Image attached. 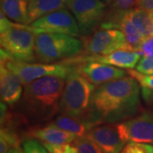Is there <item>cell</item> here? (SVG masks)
<instances>
[{
    "label": "cell",
    "instance_id": "cell-1",
    "mask_svg": "<svg viewBox=\"0 0 153 153\" xmlns=\"http://www.w3.org/2000/svg\"><path fill=\"white\" fill-rule=\"evenodd\" d=\"M140 109V85L133 76H123L95 88L85 117L91 125L118 123L136 116Z\"/></svg>",
    "mask_w": 153,
    "mask_h": 153
},
{
    "label": "cell",
    "instance_id": "cell-2",
    "mask_svg": "<svg viewBox=\"0 0 153 153\" xmlns=\"http://www.w3.org/2000/svg\"><path fill=\"white\" fill-rule=\"evenodd\" d=\"M66 78L46 76L26 84L19 107L28 118L47 120L59 112Z\"/></svg>",
    "mask_w": 153,
    "mask_h": 153
},
{
    "label": "cell",
    "instance_id": "cell-3",
    "mask_svg": "<svg viewBox=\"0 0 153 153\" xmlns=\"http://www.w3.org/2000/svg\"><path fill=\"white\" fill-rule=\"evenodd\" d=\"M35 35L30 26L12 22L1 12V49L5 50L12 58L30 63L38 60L35 53Z\"/></svg>",
    "mask_w": 153,
    "mask_h": 153
},
{
    "label": "cell",
    "instance_id": "cell-4",
    "mask_svg": "<svg viewBox=\"0 0 153 153\" xmlns=\"http://www.w3.org/2000/svg\"><path fill=\"white\" fill-rule=\"evenodd\" d=\"M95 88V85L89 82L74 65L73 69L66 77L59 113L84 119Z\"/></svg>",
    "mask_w": 153,
    "mask_h": 153
},
{
    "label": "cell",
    "instance_id": "cell-5",
    "mask_svg": "<svg viewBox=\"0 0 153 153\" xmlns=\"http://www.w3.org/2000/svg\"><path fill=\"white\" fill-rule=\"evenodd\" d=\"M82 39L62 33H38L35 35V53L42 63H56L82 55Z\"/></svg>",
    "mask_w": 153,
    "mask_h": 153
},
{
    "label": "cell",
    "instance_id": "cell-6",
    "mask_svg": "<svg viewBox=\"0 0 153 153\" xmlns=\"http://www.w3.org/2000/svg\"><path fill=\"white\" fill-rule=\"evenodd\" d=\"M1 63L15 72L23 82L24 86L38 78L46 76H58L66 78L74 65L60 63H30L15 60L5 50L1 49Z\"/></svg>",
    "mask_w": 153,
    "mask_h": 153
},
{
    "label": "cell",
    "instance_id": "cell-7",
    "mask_svg": "<svg viewBox=\"0 0 153 153\" xmlns=\"http://www.w3.org/2000/svg\"><path fill=\"white\" fill-rule=\"evenodd\" d=\"M106 3L102 0H68L66 7L76 19L81 37L96 31L106 13Z\"/></svg>",
    "mask_w": 153,
    "mask_h": 153
},
{
    "label": "cell",
    "instance_id": "cell-8",
    "mask_svg": "<svg viewBox=\"0 0 153 153\" xmlns=\"http://www.w3.org/2000/svg\"><path fill=\"white\" fill-rule=\"evenodd\" d=\"M30 27L35 34L49 33L67 34L76 38L81 36L75 17L66 7L38 18L31 23Z\"/></svg>",
    "mask_w": 153,
    "mask_h": 153
},
{
    "label": "cell",
    "instance_id": "cell-9",
    "mask_svg": "<svg viewBox=\"0 0 153 153\" xmlns=\"http://www.w3.org/2000/svg\"><path fill=\"white\" fill-rule=\"evenodd\" d=\"M84 49L82 55H102L120 49H130L122 31L112 28H100L86 38L82 37ZM131 50V49H130Z\"/></svg>",
    "mask_w": 153,
    "mask_h": 153
},
{
    "label": "cell",
    "instance_id": "cell-10",
    "mask_svg": "<svg viewBox=\"0 0 153 153\" xmlns=\"http://www.w3.org/2000/svg\"><path fill=\"white\" fill-rule=\"evenodd\" d=\"M116 126L126 143L153 145V111H144L129 119L116 123Z\"/></svg>",
    "mask_w": 153,
    "mask_h": 153
},
{
    "label": "cell",
    "instance_id": "cell-11",
    "mask_svg": "<svg viewBox=\"0 0 153 153\" xmlns=\"http://www.w3.org/2000/svg\"><path fill=\"white\" fill-rule=\"evenodd\" d=\"M143 56L140 52L130 49H120L102 55H78L62 62L70 65H78L85 61H97L117 66L122 69H134Z\"/></svg>",
    "mask_w": 153,
    "mask_h": 153
},
{
    "label": "cell",
    "instance_id": "cell-12",
    "mask_svg": "<svg viewBox=\"0 0 153 153\" xmlns=\"http://www.w3.org/2000/svg\"><path fill=\"white\" fill-rule=\"evenodd\" d=\"M104 153H120L127 143L122 139L116 123H103L94 126L86 134Z\"/></svg>",
    "mask_w": 153,
    "mask_h": 153
},
{
    "label": "cell",
    "instance_id": "cell-13",
    "mask_svg": "<svg viewBox=\"0 0 153 153\" xmlns=\"http://www.w3.org/2000/svg\"><path fill=\"white\" fill-rule=\"evenodd\" d=\"M78 71L95 86L127 76L128 71L117 66L97 61H85L76 65Z\"/></svg>",
    "mask_w": 153,
    "mask_h": 153
},
{
    "label": "cell",
    "instance_id": "cell-14",
    "mask_svg": "<svg viewBox=\"0 0 153 153\" xmlns=\"http://www.w3.org/2000/svg\"><path fill=\"white\" fill-rule=\"evenodd\" d=\"M23 82L15 72L0 64V94L1 100L7 105L13 106L21 100L24 91Z\"/></svg>",
    "mask_w": 153,
    "mask_h": 153
},
{
    "label": "cell",
    "instance_id": "cell-15",
    "mask_svg": "<svg viewBox=\"0 0 153 153\" xmlns=\"http://www.w3.org/2000/svg\"><path fill=\"white\" fill-rule=\"evenodd\" d=\"M27 135L30 138H34L41 142L49 143L54 145L72 143L77 136L66 131L53 123L41 128H34L27 132Z\"/></svg>",
    "mask_w": 153,
    "mask_h": 153
},
{
    "label": "cell",
    "instance_id": "cell-16",
    "mask_svg": "<svg viewBox=\"0 0 153 153\" xmlns=\"http://www.w3.org/2000/svg\"><path fill=\"white\" fill-rule=\"evenodd\" d=\"M137 0H113L100 27L117 29L123 17L128 11L135 8Z\"/></svg>",
    "mask_w": 153,
    "mask_h": 153
},
{
    "label": "cell",
    "instance_id": "cell-17",
    "mask_svg": "<svg viewBox=\"0 0 153 153\" xmlns=\"http://www.w3.org/2000/svg\"><path fill=\"white\" fill-rule=\"evenodd\" d=\"M1 12L10 21L23 25L31 24L28 15L29 0H0Z\"/></svg>",
    "mask_w": 153,
    "mask_h": 153
},
{
    "label": "cell",
    "instance_id": "cell-18",
    "mask_svg": "<svg viewBox=\"0 0 153 153\" xmlns=\"http://www.w3.org/2000/svg\"><path fill=\"white\" fill-rule=\"evenodd\" d=\"M52 123L60 128L73 134L77 137L85 136L88 130L93 128V126L83 118L62 113L56 116Z\"/></svg>",
    "mask_w": 153,
    "mask_h": 153
},
{
    "label": "cell",
    "instance_id": "cell-19",
    "mask_svg": "<svg viewBox=\"0 0 153 153\" xmlns=\"http://www.w3.org/2000/svg\"><path fill=\"white\" fill-rule=\"evenodd\" d=\"M68 0H29L28 15L32 23L51 12L65 8Z\"/></svg>",
    "mask_w": 153,
    "mask_h": 153
},
{
    "label": "cell",
    "instance_id": "cell-20",
    "mask_svg": "<svg viewBox=\"0 0 153 153\" xmlns=\"http://www.w3.org/2000/svg\"><path fill=\"white\" fill-rule=\"evenodd\" d=\"M126 16L135 25V27L146 39L152 38L153 12L135 7L128 11L126 13Z\"/></svg>",
    "mask_w": 153,
    "mask_h": 153
},
{
    "label": "cell",
    "instance_id": "cell-21",
    "mask_svg": "<svg viewBox=\"0 0 153 153\" xmlns=\"http://www.w3.org/2000/svg\"><path fill=\"white\" fill-rule=\"evenodd\" d=\"M117 29L122 31V33H123L128 48L131 50L139 52V49L145 42L146 38H144L141 33L138 30L135 25L130 21V19L126 16V14L121 20Z\"/></svg>",
    "mask_w": 153,
    "mask_h": 153
},
{
    "label": "cell",
    "instance_id": "cell-22",
    "mask_svg": "<svg viewBox=\"0 0 153 153\" xmlns=\"http://www.w3.org/2000/svg\"><path fill=\"white\" fill-rule=\"evenodd\" d=\"M19 147V138L10 127H1L0 130V153H8L12 148Z\"/></svg>",
    "mask_w": 153,
    "mask_h": 153
},
{
    "label": "cell",
    "instance_id": "cell-23",
    "mask_svg": "<svg viewBox=\"0 0 153 153\" xmlns=\"http://www.w3.org/2000/svg\"><path fill=\"white\" fill-rule=\"evenodd\" d=\"M78 153H104L98 145L87 136L77 137L73 141Z\"/></svg>",
    "mask_w": 153,
    "mask_h": 153
},
{
    "label": "cell",
    "instance_id": "cell-24",
    "mask_svg": "<svg viewBox=\"0 0 153 153\" xmlns=\"http://www.w3.org/2000/svg\"><path fill=\"white\" fill-rule=\"evenodd\" d=\"M23 153H50L44 144L37 139L28 138L22 142Z\"/></svg>",
    "mask_w": 153,
    "mask_h": 153
},
{
    "label": "cell",
    "instance_id": "cell-25",
    "mask_svg": "<svg viewBox=\"0 0 153 153\" xmlns=\"http://www.w3.org/2000/svg\"><path fill=\"white\" fill-rule=\"evenodd\" d=\"M128 74L135 78L142 88L153 91V74H145L133 69H129Z\"/></svg>",
    "mask_w": 153,
    "mask_h": 153
},
{
    "label": "cell",
    "instance_id": "cell-26",
    "mask_svg": "<svg viewBox=\"0 0 153 153\" xmlns=\"http://www.w3.org/2000/svg\"><path fill=\"white\" fill-rule=\"evenodd\" d=\"M120 153H153V145L128 142L126 144Z\"/></svg>",
    "mask_w": 153,
    "mask_h": 153
},
{
    "label": "cell",
    "instance_id": "cell-27",
    "mask_svg": "<svg viewBox=\"0 0 153 153\" xmlns=\"http://www.w3.org/2000/svg\"><path fill=\"white\" fill-rule=\"evenodd\" d=\"M42 143L50 153H78L77 148L73 145V143H66L60 145H54L45 142Z\"/></svg>",
    "mask_w": 153,
    "mask_h": 153
},
{
    "label": "cell",
    "instance_id": "cell-28",
    "mask_svg": "<svg viewBox=\"0 0 153 153\" xmlns=\"http://www.w3.org/2000/svg\"><path fill=\"white\" fill-rule=\"evenodd\" d=\"M135 70L145 74H153V57H142L137 64Z\"/></svg>",
    "mask_w": 153,
    "mask_h": 153
},
{
    "label": "cell",
    "instance_id": "cell-29",
    "mask_svg": "<svg viewBox=\"0 0 153 153\" xmlns=\"http://www.w3.org/2000/svg\"><path fill=\"white\" fill-rule=\"evenodd\" d=\"M139 52H140L143 56L153 57V37L145 40L139 49Z\"/></svg>",
    "mask_w": 153,
    "mask_h": 153
},
{
    "label": "cell",
    "instance_id": "cell-30",
    "mask_svg": "<svg viewBox=\"0 0 153 153\" xmlns=\"http://www.w3.org/2000/svg\"><path fill=\"white\" fill-rule=\"evenodd\" d=\"M136 8L153 12V0H137Z\"/></svg>",
    "mask_w": 153,
    "mask_h": 153
},
{
    "label": "cell",
    "instance_id": "cell-31",
    "mask_svg": "<svg viewBox=\"0 0 153 153\" xmlns=\"http://www.w3.org/2000/svg\"><path fill=\"white\" fill-rule=\"evenodd\" d=\"M8 153H23V152H22V150L20 149V147H17V148H12V149H10V150L8 152Z\"/></svg>",
    "mask_w": 153,
    "mask_h": 153
},
{
    "label": "cell",
    "instance_id": "cell-32",
    "mask_svg": "<svg viewBox=\"0 0 153 153\" xmlns=\"http://www.w3.org/2000/svg\"><path fill=\"white\" fill-rule=\"evenodd\" d=\"M102 1H104L105 3H106V4H110L111 1H113V0H102Z\"/></svg>",
    "mask_w": 153,
    "mask_h": 153
}]
</instances>
